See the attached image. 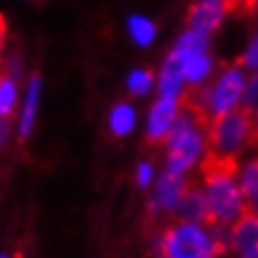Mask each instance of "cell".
Returning <instances> with one entry per match:
<instances>
[{"instance_id": "6da1fadb", "label": "cell", "mask_w": 258, "mask_h": 258, "mask_svg": "<svg viewBox=\"0 0 258 258\" xmlns=\"http://www.w3.org/2000/svg\"><path fill=\"white\" fill-rule=\"evenodd\" d=\"M230 228L175 219L153 241L156 258H225Z\"/></svg>"}, {"instance_id": "7a4b0ae2", "label": "cell", "mask_w": 258, "mask_h": 258, "mask_svg": "<svg viewBox=\"0 0 258 258\" xmlns=\"http://www.w3.org/2000/svg\"><path fill=\"white\" fill-rule=\"evenodd\" d=\"M164 149V169L184 177H192L210 162V145L206 120L188 105H184L182 114L162 143Z\"/></svg>"}, {"instance_id": "3957f363", "label": "cell", "mask_w": 258, "mask_h": 258, "mask_svg": "<svg viewBox=\"0 0 258 258\" xmlns=\"http://www.w3.org/2000/svg\"><path fill=\"white\" fill-rule=\"evenodd\" d=\"M197 184L204 190L206 204H208V217L212 225L230 228L232 223H236L247 212V204H245L241 186H238L234 164L210 160L199 171Z\"/></svg>"}, {"instance_id": "277c9868", "label": "cell", "mask_w": 258, "mask_h": 258, "mask_svg": "<svg viewBox=\"0 0 258 258\" xmlns=\"http://www.w3.org/2000/svg\"><path fill=\"white\" fill-rule=\"evenodd\" d=\"M245 83H247V70L241 63L238 61L223 63L204 88L188 92L186 105L192 112H197L204 120L230 114L234 109L243 107Z\"/></svg>"}, {"instance_id": "5b68a950", "label": "cell", "mask_w": 258, "mask_h": 258, "mask_svg": "<svg viewBox=\"0 0 258 258\" xmlns=\"http://www.w3.org/2000/svg\"><path fill=\"white\" fill-rule=\"evenodd\" d=\"M206 129H208L210 160L236 164L256 145L251 116L243 107L206 120Z\"/></svg>"}, {"instance_id": "8992f818", "label": "cell", "mask_w": 258, "mask_h": 258, "mask_svg": "<svg viewBox=\"0 0 258 258\" xmlns=\"http://www.w3.org/2000/svg\"><path fill=\"white\" fill-rule=\"evenodd\" d=\"M169 53L175 57L182 68L188 92L204 88L219 70V61L212 53V37L188 27L175 37Z\"/></svg>"}, {"instance_id": "52a82bcc", "label": "cell", "mask_w": 258, "mask_h": 258, "mask_svg": "<svg viewBox=\"0 0 258 258\" xmlns=\"http://www.w3.org/2000/svg\"><path fill=\"white\" fill-rule=\"evenodd\" d=\"M192 179L177 175L162 169L158 173V179L151 186V195H149V212L153 217H175L177 208L182 204V197L186 188L190 186Z\"/></svg>"}, {"instance_id": "ba28073f", "label": "cell", "mask_w": 258, "mask_h": 258, "mask_svg": "<svg viewBox=\"0 0 258 258\" xmlns=\"http://www.w3.org/2000/svg\"><path fill=\"white\" fill-rule=\"evenodd\" d=\"M186 103L177 99L156 96L145 114V138L151 145H162L173 132Z\"/></svg>"}, {"instance_id": "9c48e42d", "label": "cell", "mask_w": 258, "mask_h": 258, "mask_svg": "<svg viewBox=\"0 0 258 258\" xmlns=\"http://www.w3.org/2000/svg\"><path fill=\"white\" fill-rule=\"evenodd\" d=\"M232 11L215 0H192L186 11V27L206 35H215L223 29L225 20Z\"/></svg>"}, {"instance_id": "30bf717a", "label": "cell", "mask_w": 258, "mask_h": 258, "mask_svg": "<svg viewBox=\"0 0 258 258\" xmlns=\"http://www.w3.org/2000/svg\"><path fill=\"white\" fill-rule=\"evenodd\" d=\"M228 256L245 258L258 256V212H245L236 223L230 225Z\"/></svg>"}, {"instance_id": "8fae6325", "label": "cell", "mask_w": 258, "mask_h": 258, "mask_svg": "<svg viewBox=\"0 0 258 258\" xmlns=\"http://www.w3.org/2000/svg\"><path fill=\"white\" fill-rule=\"evenodd\" d=\"M156 96H164V99H177L186 103L188 96V86L184 81L182 68H179L177 59L171 53L164 55L156 70Z\"/></svg>"}, {"instance_id": "7c38bea8", "label": "cell", "mask_w": 258, "mask_h": 258, "mask_svg": "<svg viewBox=\"0 0 258 258\" xmlns=\"http://www.w3.org/2000/svg\"><path fill=\"white\" fill-rule=\"evenodd\" d=\"M40 101H42V77L31 75L27 86H24V92L20 99V112H18V122H16V132L22 140H27L31 136V132L35 129Z\"/></svg>"}, {"instance_id": "4fadbf2b", "label": "cell", "mask_w": 258, "mask_h": 258, "mask_svg": "<svg viewBox=\"0 0 258 258\" xmlns=\"http://www.w3.org/2000/svg\"><path fill=\"white\" fill-rule=\"evenodd\" d=\"M236 179L241 186L249 212H258V153H247L234 164Z\"/></svg>"}, {"instance_id": "5bb4252c", "label": "cell", "mask_w": 258, "mask_h": 258, "mask_svg": "<svg viewBox=\"0 0 258 258\" xmlns=\"http://www.w3.org/2000/svg\"><path fill=\"white\" fill-rule=\"evenodd\" d=\"M138 127V107L132 101L114 103L107 112V129L116 138H127L136 132Z\"/></svg>"}, {"instance_id": "9a60e30c", "label": "cell", "mask_w": 258, "mask_h": 258, "mask_svg": "<svg viewBox=\"0 0 258 258\" xmlns=\"http://www.w3.org/2000/svg\"><path fill=\"white\" fill-rule=\"evenodd\" d=\"M175 219H184V221H197V223H210L208 217V204H206L204 190L197 182H190V186L186 188L182 204L177 208Z\"/></svg>"}, {"instance_id": "2e32d148", "label": "cell", "mask_w": 258, "mask_h": 258, "mask_svg": "<svg viewBox=\"0 0 258 258\" xmlns=\"http://www.w3.org/2000/svg\"><path fill=\"white\" fill-rule=\"evenodd\" d=\"M125 31L132 44L138 48H151L158 40V24L147 14H129L125 20Z\"/></svg>"}, {"instance_id": "e0dca14e", "label": "cell", "mask_w": 258, "mask_h": 258, "mask_svg": "<svg viewBox=\"0 0 258 258\" xmlns=\"http://www.w3.org/2000/svg\"><path fill=\"white\" fill-rule=\"evenodd\" d=\"M125 90L134 99H145L149 94H156V70L136 66L125 77Z\"/></svg>"}, {"instance_id": "ac0fdd59", "label": "cell", "mask_w": 258, "mask_h": 258, "mask_svg": "<svg viewBox=\"0 0 258 258\" xmlns=\"http://www.w3.org/2000/svg\"><path fill=\"white\" fill-rule=\"evenodd\" d=\"M20 103V81L7 73L0 75V116L9 118Z\"/></svg>"}, {"instance_id": "d6986e66", "label": "cell", "mask_w": 258, "mask_h": 258, "mask_svg": "<svg viewBox=\"0 0 258 258\" xmlns=\"http://www.w3.org/2000/svg\"><path fill=\"white\" fill-rule=\"evenodd\" d=\"M241 66L247 70V73H256L258 70V27L251 31L247 42H245L243 50L238 53V59H236Z\"/></svg>"}, {"instance_id": "ffe728a7", "label": "cell", "mask_w": 258, "mask_h": 258, "mask_svg": "<svg viewBox=\"0 0 258 258\" xmlns=\"http://www.w3.org/2000/svg\"><path fill=\"white\" fill-rule=\"evenodd\" d=\"M158 166L156 162H151V160H140V162L136 164V171H134V179H136L138 188L143 190H149L153 182L158 179Z\"/></svg>"}, {"instance_id": "44dd1931", "label": "cell", "mask_w": 258, "mask_h": 258, "mask_svg": "<svg viewBox=\"0 0 258 258\" xmlns=\"http://www.w3.org/2000/svg\"><path fill=\"white\" fill-rule=\"evenodd\" d=\"M243 109L249 114L258 109V70L256 73H247V83H245V94H243Z\"/></svg>"}, {"instance_id": "7402d4cb", "label": "cell", "mask_w": 258, "mask_h": 258, "mask_svg": "<svg viewBox=\"0 0 258 258\" xmlns=\"http://www.w3.org/2000/svg\"><path fill=\"white\" fill-rule=\"evenodd\" d=\"M22 59L18 55H14V57H9L7 59V75H11V77H16L18 81H20V77H22Z\"/></svg>"}, {"instance_id": "603a6c76", "label": "cell", "mask_w": 258, "mask_h": 258, "mask_svg": "<svg viewBox=\"0 0 258 258\" xmlns=\"http://www.w3.org/2000/svg\"><path fill=\"white\" fill-rule=\"evenodd\" d=\"M9 136H11V122H9V118L0 116V149L9 143Z\"/></svg>"}, {"instance_id": "cb8c5ba5", "label": "cell", "mask_w": 258, "mask_h": 258, "mask_svg": "<svg viewBox=\"0 0 258 258\" xmlns=\"http://www.w3.org/2000/svg\"><path fill=\"white\" fill-rule=\"evenodd\" d=\"M215 3H219V5H223V7H228L230 11H234L238 5H243L245 0H215Z\"/></svg>"}, {"instance_id": "d4e9b609", "label": "cell", "mask_w": 258, "mask_h": 258, "mask_svg": "<svg viewBox=\"0 0 258 258\" xmlns=\"http://www.w3.org/2000/svg\"><path fill=\"white\" fill-rule=\"evenodd\" d=\"M245 3H247V9H249V14L256 18L258 20V0H245Z\"/></svg>"}, {"instance_id": "484cf974", "label": "cell", "mask_w": 258, "mask_h": 258, "mask_svg": "<svg viewBox=\"0 0 258 258\" xmlns=\"http://www.w3.org/2000/svg\"><path fill=\"white\" fill-rule=\"evenodd\" d=\"M3 48H5V20L0 16V57H3Z\"/></svg>"}, {"instance_id": "4316f807", "label": "cell", "mask_w": 258, "mask_h": 258, "mask_svg": "<svg viewBox=\"0 0 258 258\" xmlns=\"http://www.w3.org/2000/svg\"><path fill=\"white\" fill-rule=\"evenodd\" d=\"M251 127H254V136H256V143H258V109L256 112H251Z\"/></svg>"}, {"instance_id": "83f0119b", "label": "cell", "mask_w": 258, "mask_h": 258, "mask_svg": "<svg viewBox=\"0 0 258 258\" xmlns=\"http://www.w3.org/2000/svg\"><path fill=\"white\" fill-rule=\"evenodd\" d=\"M0 258H9V256L7 254H0Z\"/></svg>"}, {"instance_id": "f1b7e54d", "label": "cell", "mask_w": 258, "mask_h": 258, "mask_svg": "<svg viewBox=\"0 0 258 258\" xmlns=\"http://www.w3.org/2000/svg\"><path fill=\"white\" fill-rule=\"evenodd\" d=\"M245 258H258V256H245Z\"/></svg>"}]
</instances>
